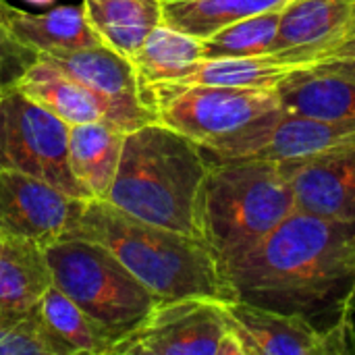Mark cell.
I'll return each mask as SVG.
<instances>
[{
    "label": "cell",
    "mask_w": 355,
    "mask_h": 355,
    "mask_svg": "<svg viewBox=\"0 0 355 355\" xmlns=\"http://www.w3.org/2000/svg\"><path fill=\"white\" fill-rule=\"evenodd\" d=\"M223 275L235 300L327 331L355 314V223L295 210Z\"/></svg>",
    "instance_id": "1"
},
{
    "label": "cell",
    "mask_w": 355,
    "mask_h": 355,
    "mask_svg": "<svg viewBox=\"0 0 355 355\" xmlns=\"http://www.w3.org/2000/svg\"><path fill=\"white\" fill-rule=\"evenodd\" d=\"M67 237L104 245L158 300H235L218 260L202 239L135 218L106 200H89Z\"/></svg>",
    "instance_id": "2"
},
{
    "label": "cell",
    "mask_w": 355,
    "mask_h": 355,
    "mask_svg": "<svg viewBox=\"0 0 355 355\" xmlns=\"http://www.w3.org/2000/svg\"><path fill=\"white\" fill-rule=\"evenodd\" d=\"M210 164L204 146L152 121L125 135L106 202L135 218L200 239L198 204Z\"/></svg>",
    "instance_id": "3"
},
{
    "label": "cell",
    "mask_w": 355,
    "mask_h": 355,
    "mask_svg": "<svg viewBox=\"0 0 355 355\" xmlns=\"http://www.w3.org/2000/svg\"><path fill=\"white\" fill-rule=\"evenodd\" d=\"M198 227L220 268L262 243L297 210L293 187L275 160L210 158Z\"/></svg>",
    "instance_id": "4"
},
{
    "label": "cell",
    "mask_w": 355,
    "mask_h": 355,
    "mask_svg": "<svg viewBox=\"0 0 355 355\" xmlns=\"http://www.w3.org/2000/svg\"><path fill=\"white\" fill-rule=\"evenodd\" d=\"M44 252L54 287L121 337L135 329L160 302L100 243L64 237Z\"/></svg>",
    "instance_id": "5"
},
{
    "label": "cell",
    "mask_w": 355,
    "mask_h": 355,
    "mask_svg": "<svg viewBox=\"0 0 355 355\" xmlns=\"http://www.w3.org/2000/svg\"><path fill=\"white\" fill-rule=\"evenodd\" d=\"M144 102L156 121L210 148L281 108L277 89L229 85H148Z\"/></svg>",
    "instance_id": "6"
},
{
    "label": "cell",
    "mask_w": 355,
    "mask_h": 355,
    "mask_svg": "<svg viewBox=\"0 0 355 355\" xmlns=\"http://www.w3.org/2000/svg\"><path fill=\"white\" fill-rule=\"evenodd\" d=\"M0 171L25 173L92 200L71 171L69 123L17 87L0 92Z\"/></svg>",
    "instance_id": "7"
},
{
    "label": "cell",
    "mask_w": 355,
    "mask_h": 355,
    "mask_svg": "<svg viewBox=\"0 0 355 355\" xmlns=\"http://www.w3.org/2000/svg\"><path fill=\"white\" fill-rule=\"evenodd\" d=\"M229 333L223 300H160L112 355H218Z\"/></svg>",
    "instance_id": "8"
},
{
    "label": "cell",
    "mask_w": 355,
    "mask_h": 355,
    "mask_svg": "<svg viewBox=\"0 0 355 355\" xmlns=\"http://www.w3.org/2000/svg\"><path fill=\"white\" fill-rule=\"evenodd\" d=\"M355 146V121H320L277 108L239 133L204 148L210 158L293 160Z\"/></svg>",
    "instance_id": "9"
},
{
    "label": "cell",
    "mask_w": 355,
    "mask_h": 355,
    "mask_svg": "<svg viewBox=\"0 0 355 355\" xmlns=\"http://www.w3.org/2000/svg\"><path fill=\"white\" fill-rule=\"evenodd\" d=\"M229 329L245 355H347L355 354L354 318L318 331L295 314L254 306L241 300L223 302Z\"/></svg>",
    "instance_id": "10"
},
{
    "label": "cell",
    "mask_w": 355,
    "mask_h": 355,
    "mask_svg": "<svg viewBox=\"0 0 355 355\" xmlns=\"http://www.w3.org/2000/svg\"><path fill=\"white\" fill-rule=\"evenodd\" d=\"M89 200L17 171H0V237L48 248L67 237Z\"/></svg>",
    "instance_id": "11"
},
{
    "label": "cell",
    "mask_w": 355,
    "mask_h": 355,
    "mask_svg": "<svg viewBox=\"0 0 355 355\" xmlns=\"http://www.w3.org/2000/svg\"><path fill=\"white\" fill-rule=\"evenodd\" d=\"M355 37V0H289L275 52L262 56L293 69L314 67Z\"/></svg>",
    "instance_id": "12"
},
{
    "label": "cell",
    "mask_w": 355,
    "mask_h": 355,
    "mask_svg": "<svg viewBox=\"0 0 355 355\" xmlns=\"http://www.w3.org/2000/svg\"><path fill=\"white\" fill-rule=\"evenodd\" d=\"M44 58L104 98L116 110L121 127L127 133L156 121L154 110L141 98L139 79L131 58L112 46L98 44L92 48Z\"/></svg>",
    "instance_id": "13"
},
{
    "label": "cell",
    "mask_w": 355,
    "mask_h": 355,
    "mask_svg": "<svg viewBox=\"0 0 355 355\" xmlns=\"http://www.w3.org/2000/svg\"><path fill=\"white\" fill-rule=\"evenodd\" d=\"M297 210L355 223V146L281 162Z\"/></svg>",
    "instance_id": "14"
},
{
    "label": "cell",
    "mask_w": 355,
    "mask_h": 355,
    "mask_svg": "<svg viewBox=\"0 0 355 355\" xmlns=\"http://www.w3.org/2000/svg\"><path fill=\"white\" fill-rule=\"evenodd\" d=\"M12 87L21 89L69 125L108 121L123 129L116 110L104 98H100L96 92L85 87L81 81H77L44 56H37Z\"/></svg>",
    "instance_id": "15"
},
{
    "label": "cell",
    "mask_w": 355,
    "mask_h": 355,
    "mask_svg": "<svg viewBox=\"0 0 355 355\" xmlns=\"http://www.w3.org/2000/svg\"><path fill=\"white\" fill-rule=\"evenodd\" d=\"M6 31L37 56H56L104 44L81 4H60L46 12H27L10 6Z\"/></svg>",
    "instance_id": "16"
},
{
    "label": "cell",
    "mask_w": 355,
    "mask_h": 355,
    "mask_svg": "<svg viewBox=\"0 0 355 355\" xmlns=\"http://www.w3.org/2000/svg\"><path fill=\"white\" fill-rule=\"evenodd\" d=\"M125 135L108 121L69 125L71 171L92 200H106L121 162Z\"/></svg>",
    "instance_id": "17"
},
{
    "label": "cell",
    "mask_w": 355,
    "mask_h": 355,
    "mask_svg": "<svg viewBox=\"0 0 355 355\" xmlns=\"http://www.w3.org/2000/svg\"><path fill=\"white\" fill-rule=\"evenodd\" d=\"M281 108L320 121H355V81L318 71L293 69L277 87Z\"/></svg>",
    "instance_id": "18"
},
{
    "label": "cell",
    "mask_w": 355,
    "mask_h": 355,
    "mask_svg": "<svg viewBox=\"0 0 355 355\" xmlns=\"http://www.w3.org/2000/svg\"><path fill=\"white\" fill-rule=\"evenodd\" d=\"M52 285L42 245L0 237V308L35 310Z\"/></svg>",
    "instance_id": "19"
},
{
    "label": "cell",
    "mask_w": 355,
    "mask_h": 355,
    "mask_svg": "<svg viewBox=\"0 0 355 355\" xmlns=\"http://www.w3.org/2000/svg\"><path fill=\"white\" fill-rule=\"evenodd\" d=\"M129 58L135 67L139 87L144 89L148 85L171 83L185 77L204 60V46L200 37L160 23Z\"/></svg>",
    "instance_id": "20"
},
{
    "label": "cell",
    "mask_w": 355,
    "mask_h": 355,
    "mask_svg": "<svg viewBox=\"0 0 355 355\" xmlns=\"http://www.w3.org/2000/svg\"><path fill=\"white\" fill-rule=\"evenodd\" d=\"M81 6L102 42L125 56L162 23V0H81Z\"/></svg>",
    "instance_id": "21"
},
{
    "label": "cell",
    "mask_w": 355,
    "mask_h": 355,
    "mask_svg": "<svg viewBox=\"0 0 355 355\" xmlns=\"http://www.w3.org/2000/svg\"><path fill=\"white\" fill-rule=\"evenodd\" d=\"M289 0H162V23L206 40L241 19L283 8Z\"/></svg>",
    "instance_id": "22"
},
{
    "label": "cell",
    "mask_w": 355,
    "mask_h": 355,
    "mask_svg": "<svg viewBox=\"0 0 355 355\" xmlns=\"http://www.w3.org/2000/svg\"><path fill=\"white\" fill-rule=\"evenodd\" d=\"M46 324L69 345L73 352L87 355H112L121 335L89 316L69 295L54 285L37 306Z\"/></svg>",
    "instance_id": "23"
},
{
    "label": "cell",
    "mask_w": 355,
    "mask_h": 355,
    "mask_svg": "<svg viewBox=\"0 0 355 355\" xmlns=\"http://www.w3.org/2000/svg\"><path fill=\"white\" fill-rule=\"evenodd\" d=\"M293 67L258 58H214L200 60L193 71L171 83L156 85H229V87H254V89H277Z\"/></svg>",
    "instance_id": "24"
},
{
    "label": "cell",
    "mask_w": 355,
    "mask_h": 355,
    "mask_svg": "<svg viewBox=\"0 0 355 355\" xmlns=\"http://www.w3.org/2000/svg\"><path fill=\"white\" fill-rule=\"evenodd\" d=\"M281 10H266L233 25L223 27L214 35L202 40L204 60L214 58H258L275 52L279 37Z\"/></svg>",
    "instance_id": "25"
},
{
    "label": "cell",
    "mask_w": 355,
    "mask_h": 355,
    "mask_svg": "<svg viewBox=\"0 0 355 355\" xmlns=\"http://www.w3.org/2000/svg\"><path fill=\"white\" fill-rule=\"evenodd\" d=\"M0 355H77L42 318L40 310L0 308Z\"/></svg>",
    "instance_id": "26"
},
{
    "label": "cell",
    "mask_w": 355,
    "mask_h": 355,
    "mask_svg": "<svg viewBox=\"0 0 355 355\" xmlns=\"http://www.w3.org/2000/svg\"><path fill=\"white\" fill-rule=\"evenodd\" d=\"M35 58V52L19 44L4 27H0V92L12 87Z\"/></svg>",
    "instance_id": "27"
},
{
    "label": "cell",
    "mask_w": 355,
    "mask_h": 355,
    "mask_svg": "<svg viewBox=\"0 0 355 355\" xmlns=\"http://www.w3.org/2000/svg\"><path fill=\"white\" fill-rule=\"evenodd\" d=\"M308 69L327 71V73H333V75L355 81V37L352 42H347L341 50H337L333 56H329L327 60H322L314 67H308Z\"/></svg>",
    "instance_id": "28"
},
{
    "label": "cell",
    "mask_w": 355,
    "mask_h": 355,
    "mask_svg": "<svg viewBox=\"0 0 355 355\" xmlns=\"http://www.w3.org/2000/svg\"><path fill=\"white\" fill-rule=\"evenodd\" d=\"M8 12H10V6H8L4 0H0V27H4V29H6V19H8Z\"/></svg>",
    "instance_id": "29"
},
{
    "label": "cell",
    "mask_w": 355,
    "mask_h": 355,
    "mask_svg": "<svg viewBox=\"0 0 355 355\" xmlns=\"http://www.w3.org/2000/svg\"><path fill=\"white\" fill-rule=\"evenodd\" d=\"M23 2H27V4H33V6H50L54 0H23Z\"/></svg>",
    "instance_id": "30"
}]
</instances>
